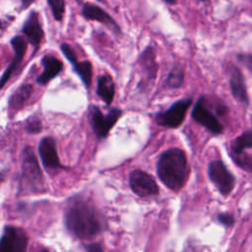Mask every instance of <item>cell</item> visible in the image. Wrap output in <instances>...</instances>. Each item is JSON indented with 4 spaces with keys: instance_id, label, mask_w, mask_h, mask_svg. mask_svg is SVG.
Segmentation results:
<instances>
[{
    "instance_id": "obj_29",
    "label": "cell",
    "mask_w": 252,
    "mask_h": 252,
    "mask_svg": "<svg viewBox=\"0 0 252 252\" xmlns=\"http://www.w3.org/2000/svg\"><path fill=\"white\" fill-rule=\"evenodd\" d=\"M163 1L167 4H174L176 2V0H163Z\"/></svg>"
},
{
    "instance_id": "obj_25",
    "label": "cell",
    "mask_w": 252,
    "mask_h": 252,
    "mask_svg": "<svg viewBox=\"0 0 252 252\" xmlns=\"http://www.w3.org/2000/svg\"><path fill=\"white\" fill-rule=\"evenodd\" d=\"M217 219L220 223H221L222 225H224L226 227H229V226L233 225V223H234V217L232 214H229V213L219 214Z\"/></svg>"
},
{
    "instance_id": "obj_2",
    "label": "cell",
    "mask_w": 252,
    "mask_h": 252,
    "mask_svg": "<svg viewBox=\"0 0 252 252\" xmlns=\"http://www.w3.org/2000/svg\"><path fill=\"white\" fill-rule=\"evenodd\" d=\"M157 173L168 189L174 192L182 189L190 173L185 152L180 148H169L161 153L157 162Z\"/></svg>"
},
{
    "instance_id": "obj_24",
    "label": "cell",
    "mask_w": 252,
    "mask_h": 252,
    "mask_svg": "<svg viewBox=\"0 0 252 252\" xmlns=\"http://www.w3.org/2000/svg\"><path fill=\"white\" fill-rule=\"evenodd\" d=\"M60 49H61L63 55L66 57V59H67L71 64L78 60L75 50H74V49L71 47V45H69L68 43H66V42L61 43V44H60Z\"/></svg>"
},
{
    "instance_id": "obj_21",
    "label": "cell",
    "mask_w": 252,
    "mask_h": 252,
    "mask_svg": "<svg viewBox=\"0 0 252 252\" xmlns=\"http://www.w3.org/2000/svg\"><path fill=\"white\" fill-rule=\"evenodd\" d=\"M233 161L241 167L245 171L252 172V158L247 155L246 153H240V154H232L230 155Z\"/></svg>"
},
{
    "instance_id": "obj_18",
    "label": "cell",
    "mask_w": 252,
    "mask_h": 252,
    "mask_svg": "<svg viewBox=\"0 0 252 252\" xmlns=\"http://www.w3.org/2000/svg\"><path fill=\"white\" fill-rule=\"evenodd\" d=\"M74 71L80 77L82 82L84 83L86 89H90L93 79V66L92 63L88 60L84 61H75L72 63Z\"/></svg>"
},
{
    "instance_id": "obj_16",
    "label": "cell",
    "mask_w": 252,
    "mask_h": 252,
    "mask_svg": "<svg viewBox=\"0 0 252 252\" xmlns=\"http://www.w3.org/2000/svg\"><path fill=\"white\" fill-rule=\"evenodd\" d=\"M115 86L114 81L110 75H101L97 78L96 94L104 101L105 104L109 105L114 97Z\"/></svg>"
},
{
    "instance_id": "obj_19",
    "label": "cell",
    "mask_w": 252,
    "mask_h": 252,
    "mask_svg": "<svg viewBox=\"0 0 252 252\" xmlns=\"http://www.w3.org/2000/svg\"><path fill=\"white\" fill-rule=\"evenodd\" d=\"M249 148H252V129L245 131L231 142L230 155L243 153L245 149Z\"/></svg>"
},
{
    "instance_id": "obj_13",
    "label": "cell",
    "mask_w": 252,
    "mask_h": 252,
    "mask_svg": "<svg viewBox=\"0 0 252 252\" xmlns=\"http://www.w3.org/2000/svg\"><path fill=\"white\" fill-rule=\"evenodd\" d=\"M82 15L88 20L96 21L107 26L109 29H112L116 32L120 31L119 26L112 19V17L97 5H94L92 3H85L82 8Z\"/></svg>"
},
{
    "instance_id": "obj_28",
    "label": "cell",
    "mask_w": 252,
    "mask_h": 252,
    "mask_svg": "<svg viewBox=\"0 0 252 252\" xmlns=\"http://www.w3.org/2000/svg\"><path fill=\"white\" fill-rule=\"evenodd\" d=\"M35 0H21V2H22V9H27V8H29L33 2H34Z\"/></svg>"
},
{
    "instance_id": "obj_34",
    "label": "cell",
    "mask_w": 252,
    "mask_h": 252,
    "mask_svg": "<svg viewBox=\"0 0 252 252\" xmlns=\"http://www.w3.org/2000/svg\"><path fill=\"white\" fill-rule=\"evenodd\" d=\"M251 252H252V251H251Z\"/></svg>"
},
{
    "instance_id": "obj_33",
    "label": "cell",
    "mask_w": 252,
    "mask_h": 252,
    "mask_svg": "<svg viewBox=\"0 0 252 252\" xmlns=\"http://www.w3.org/2000/svg\"><path fill=\"white\" fill-rule=\"evenodd\" d=\"M203 1H204V0H203Z\"/></svg>"
},
{
    "instance_id": "obj_8",
    "label": "cell",
    "mask_w": 252,
    "mask_h": 252,
    "mask_svg": "<svg viewBox=\"0 0 252 252\" xmlns=\"http://www.w3.org/2000/svg\"><path fill=\"white\" fill-rule=\"evenodd\" d=\"M28 242V235L23 228L6 225L1 236L0 252H27Z\"/></svg>"
},
{
    "instance_id": "obj_7",
    "label": "cell",
    "mask_w": 252,
    "mask_h": 252,
    "mask_svg": "<svg viewBox=\"0 0 252 252\" xmlns=\"http://www.w3.org/2000/svg\"><path fill=\"white\" fill-rule=\"evenodd\" d=\"M129 185L133 193L140 198H148L158 194V186L155 178L142 169H134L130 172Z\"/></svg>"
},
{
    "instance_id": "obj_1",
    "label": "cell",
    "mask_w": 252,
    "mask_h": 252,
    "mask_svg": "<svg viewBox=\"0 0 252 252\" xmlns=\"http://www.w3.org/2000/svg\"><path fill=\"white\" fill-rule=\"evenodd\" d=\"M67 230L80 239L92 238L103 229V220L99 212L87 200L76 197L70 200L64 215Z\"/></svg>"
},
{
    "instance_id": "obj_26",
    "label": "cell",
    "mask_w": 252,
    "mask_h": 252,
    "mask_svg": "<svg viewBox=\"0 0 252 252\" xmlns=\"http://www.w3.org/2000/svg\"><path fill=\"white\" fill-rule=\"evenodd\" d=\"M239 61L243 63V65L252 72V54L246 53V54H239L238 55Z\"/></svg>"
},
{
    "instance_id": "obj_5",
    "label": "cell",
    "mask_w": 252,
    "mask_h": 252,
    "mask_svg": "<svg viewBox=\"0 0 252 252\" xmlns=\"http://www.w3.org/2000/svg\"><path fill=\"white\" fill-rule=\"evenodd\" d=\"M208 175L212 183L223 196L229 195L235 186L234 175L220 159L210 161L208 165Z\"/></svg>"
},
{
    "instance_id": "obj_27",
    "label": "cell",
    "mask_w": 252,
    "mask_h": 252,
    "mask_svg": "<svg viewBox=\"0 0 252 252\" xmlns=\"http://www.w3.org/2000/svg\"><path fill=\"white\" fill-rule=\"evenodd\" d=\"M85 249L87 252H104L102 246L96 242L85 245Z\"/></svg>"
},
{
    "instance_id": "obj_20",
    "label": "cell",
    "mask_w": 252,
    "mask_h": 252,
    "mask_svg": "<svg viewBox=\"0 0 252 252\" xmlns=\"http://www.w3.org/2000/svg\"><path fill=\"white\" fill-rule=\"evenodd\" d=\"M183 83V71L181 67H174L166 78V85L171 89L179 88Z\"/></svg>"
},
{
    "instance_id": "obj_22",
    "label": "cell",
    "mask_w": 252,
    "mask_h": 252,
    "mask_svg": "<svg viewBox=\"0 0 252 252\" xmlns=\"http://www.w3.org/2000/svg\"><path fill=\"white\" fill-rule=\"evenodd\" d=\"M54 19L61 22L65 13V0H47Z\"/></svg>"
},
{
    "instance_id": "obj_10",
    "label": "cell",
    "mask_w": 252,
    "mask_h": 252,
    "mask_svg": "<svg viewBox=\"0 0 252 252\" xmlns=\"http://www.w3.org/2000/svg\"><path fill=\"white\" fill-rule=\"evenodd\" d=\"M38 154L43 166L48 170L63 169L64 165L60 162L56 141L52 137H43L38 144Z\"/></svg>"
},
{
    "instance_id": "obj_6",
    "label": "cell",
    "mask_w": 252,
    "mask_h": 252,
    "mask_svg": "<svg viewBox=\"0 0 252 252\" xmlns=\"http://www.w3.org/2000/svg\"><path fill=\"white\" fill-rule=\"evenodd\" d=\"M192 103V98L179 99L173 102L169 108L158 112L156 116L157 123L162 127L175 129L178 128L184 121L186 112Z\"/></svg>"
},
{
    "instance_id": "obj_14",
    "label": "cell",
    "mask_w": 252,
    "mask_h": 252,
    "mask_svg": "<svg viewBox=\"0 0 252 252\" xmlns=\"http://www.w3.org/2000/svg\"><path fill=\"white\" fill-rule=\"evenodd\" d=\"M41 65L43 66V71L36 78V82L40 85H46L63 70L62 61L50 54H46L41 58Z\"/></svg>"
},
{
    "instance_id": "obj_23",
    "label": "cell",
    "mask_w": 252,
    "mask_h": 252,
    "mask_svg": "<svg viewBox=\"0 0 252 252\" xmlns=\"http://www.w3.org/2000/svg\"><path fill=\"white\" fill-rule=\"evenodd\" d=\"M41 129H42L41 121L37 117L31 118L26 124V131L29 134H37L41 131Z\"/></svg>"
},
{
    "instance_id": "obj_9",
    "label": "cell",
    "mask_w": 252,
    "mask_h": 252,
    "mask_svg": "<svg viewBox=\"0 0 252 252\" xmlns=\"http://www.w3.org/2000/svg\"><path fill=\"white\" fill-rule=\"evenodd\" d=\"M191 115L197 123L204 126L212 134L220 135L222 133L223 127L215 114L209 109L205 97L202 96L197 100L192 109Z\"/></svg>"
},
{
    "instance_id": "obj_30",
    "label": "cell",
    "mask_w": 252,
    "mask_h": 252,
    "mask_svg": "<svg viewBox=\"0 0 252 252\" xmlns=\"http://www.w3.org/2000/svg\"><path fill=\"white\" fill-rule=\"evenodd\" d=\"M40 252H49V251H48V250H46V249H43V250H41Z\"/></svg>"
},
{
    "instance_id": "obj_4",
    "label": "cell",
    "mask_w": 252,
    "mask_h": 252,
    "mask_svg": "<svg viewBox=\"0 0 252 252\" xmlns=\"http://www.w3.org/2000/svg\"><path fill=\"white\" fill-rule=\"evenodd\" d=\"M89 120L97 139L107 137L112 127L116 124L117 120L122 114V110L113 107L106 114H103L97 105H90L89 107Z\"/></svg>"
},
{
    "instance_id": "obj_12",
    "label": "cell",
    "mask_w": 252,
    "mask_h": 252,
    "mask_svg": "<svg viewBox=\"0 0 252 252\" xmlns=\"http://www.w3.org/2000/svg\"><path fill=\"white\" fill-rule=\"evenodd\" d=\"M22 32L26 35L28 41L32 45L33 51L35 52L44 36V32L40 24L39 15L36 11H32L29 14L23 25Z\"/></svg>"
},
{
    "instance_id": "obj_31",
    "label": "cell",
    "mask_w": 252,
    "mask_h": 252,
    "mask_svg": "<svg viewBox=\"0 0 252 252\" xmlns=\"http://www.w3.org/2000/svg\"><path fill=\"white\" fill-rule=\"evenodd\" d=\"M96 1H98V2H101V1H102V0H96Z\"/></svg>"
},
{
    "instance_id": "obj_11",
    "label": "cell",
    "mask_w": 252,
    "mask_h": 252,
    "mask_svg": "<svg viewBox=\"0 0 252 252\" xmlns=\"http://www.w3.org/2000/svg\"><path fill=\"white\" fill-rule=\"evenodd\" d=\"M10 43L14 50V57L10 62V64L7 66L5 72L1 77V81H0L1 89L5 86V84L11 78V76L16 71V69L20 66L28 48L27 40L22 35H15L14 37H12Z\"/></svg>"
},
{
    "instance_id": "obj_15",
    "label": "cell",
    "mask_w": 252,
    "mask_h": 252,
    "mask_svg": "<svg viewBox=\"0 0 252 252\" xmlns=\"http://www.w3.org/2000/svg\"><path fill=\"white\" fill-rule=\"evenodd\" d=\"M229 86L231 94L233 97L244 104L248 103V94L246 91L245 81L243 78V75L239 69L232 66L230 77H229Z\"/></svg>"
},
{
    "instance_id": "obj_32",
    "label": "cell",
    "mask_w": 252,
    "mask_h": 252,
    "mask_svg": "<svg viewBox=\"0 0 252 252\" xmlns=\"http://www.w3.org/2000/svg\"><path fill=\"white\" fill-rule=\"evenodd\" d=\"M77 1H82V0H77Z\"/></svg>"
},
{
    "instance_id": "obj_3",
    "label": "cell",
    "mask_w": 252,
    "mask_h": 252,
    "mask_svg": "<svg viewBox=\"0 0 252 252\" xmlns=\"http://www.w3.org/2000/svg\"><path fill=\"white\" fill-rule=\"evenodd\" d=\"M22 181L25 186L33 192H42L45 189L44 179L33 149L30 146L23 151Z\"/></svg>"
},
{
    "instance_id": "obj_17",
    "label": "cell",
    "mask_w": 252,
    "mask_h": 252,
    "mask_svg": "<svg viewBox=\"0 0 252 252\" xmlns=\"http://www.w3.org/2000/svg\"><path fill=\"white\" fill-rule=\"evenodd\" d=\"M32 94V86L31 84H24L20 86L9 97L8 105L9 108L17 111L21 109L25 103L29 100Z\"/></svg>"
}]
</instances>
